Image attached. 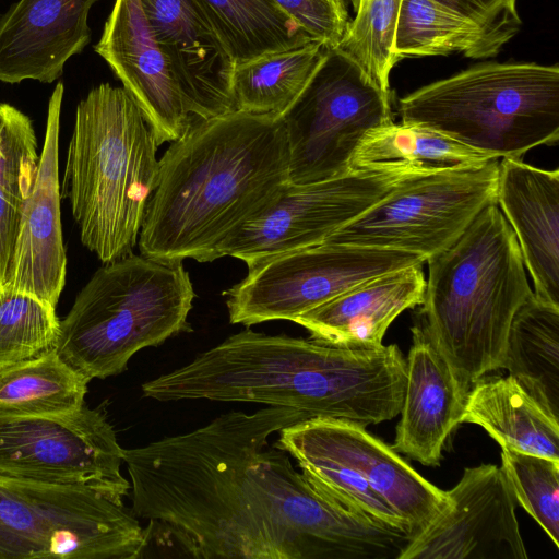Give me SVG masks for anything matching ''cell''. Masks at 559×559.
I'll list each match as a JSON object with an SVG mask.
<instances>
[{"mask_svg":"<svg viewBox=\"0 0 559 559\" xmlns=\"http://www.w3.org/2000/svg\"><path fill=\"white\" fill-rule=\"evenodd\" d=\"M309 418L283 406L233 411L123 449L131 512L194 558L400 559L412 534L345 507L269 444Z\"/></svg>","mask_w":559,"mask_h":559,"instance_id":"6da1fadb","label":"cell"},{"mask_svg":"<svg viewBox=\"0 0 559 559\" xmlns=\"http://www.w3.org/2000/svg\"><path fill=\"white\" fill-rule=\"evenodd\" d=\"M289 183L282 116L234 110L194 118L159 159L138 245L160 261L211 262L217 248Z\"/></svg>","mask_w":559,"mask_h":559,"instance_id":"7a4b0ae2","label":"cell"},{"mask_svg":"<svg viewBox=\"0 0 559 559\" xmlns=\"http://www.w3.org/2000/svg\"><path fill=\"white\" fill-rule=\"evenodd\" d=\"M405 383L406 358L395 344L347 349L247 329L143 383L142 392L162 402L283 406L367 426L400 414Z\"/></svg>","mask_w":559,"mask_h":559,"instance_id":"3957f363","label":"cell"},{"mask_svg":"<svg viewBox=\"0 0 559 559\" xmlns=\"http://www.w3.org/2000/svg\"><path fill=\"white\" fill-rule=\"evenodd\" d=\"M426 262L429 275L414 324L471 389L501 369L511 322L533 294L519 242L492 202Z\"/></svg>","mask_w":559,"mask_h":559,"instance_id":"277c9868","label":"cell"},{"mask_svg":"<svg viewBox=\"0 0 559 559\" xmlns=\"http://www.w3.org/2000/svg\"><path fill=\"white\" fill-rule=\"evenodd\" d=\"M157 147L124 87L103 83L78 104L60 191L82 245L103 263L133 253L158 181Z\"/></svg>","mask_w":559,"mask_h":559,"instance_id":"5b68a950","label":"cell"},{"mask_svg":"<svg viewBox=\"0 0 559 559\" xmlns=\"http://www.w3.org/2000/svg\"><path fill=\"white\" fill-rule=\"evenodd\" d=\"M194 297L182 261L131 253L104 263L60 320L57 353L90 380L117 376L139 350L192 331Z\"/></svg>","mask_w":559,"mask_h":559,"instance_id":"8992f818","label":"cell"},{"mask_svg":"<svg viewBox=\"0 0 559 559\" xmlns=\"http://www.w3.org/2000/svg\"><path fill=\"white\" fill-rule=\"evenodd\" d=\"M399 114L493 158L522 159L559 140V67L478 64L407 94Z\"/></svg>","mask_w":559,"mask_h":559,"instance_id":"52a82bcc","label":"cell"},{"mask_svg":"<svg viewBox=\"0 0 559 559\" xmlns=\"http://www.w3.org/2000/svg\"><path fill=\"white\" fill-rule=\"evenodd\" d=\"M134 514L91 488L0 475V559H135Z\"/></svg>","mask_w":559,"mask_h":559,"instance_id":"ba28073f","label":"cell"},{"mask_svg":"<svg viewBox=\"0 0 559 559\" xmlns=\"http://www.w3.org/2000/svg\"><path fill=\"white\" fill-rule=\"evenodd\" d=\"M498 176V158L415 175L324 241L402 250L427 261L496 202Z\"/></svg>","mask_w":559,"mask_h":559,"instance_id":"9c48e42d","label":"cell"},{"mask_svg":"<svg viewBox=\"0 0 559 559\" xmlns=\"http://www.w3.org/2000/svg\"><path fill=\"white\" fill-rule=\"evenodd\" d=\"M289 148V183L352 171L368 131L393 121L390 94L336 47L328 48L308 84L282 115Z\"/></svg>","mask_w":559,"mask_h":559,"instance_id":"30bf717a","label":"cell"},{"mask_svg":"<svg viewBox=\"0 0 559 559\" xmlns=\"http://www.w3.org/2000/svg\"><path fill=\"white\" fill-rule=\"evenodd\" d=\"M425 262L413 252L323 241L254 263L223 295L233 324L294 321L365 281Z\"/></svg>","mask_w":559,"mask_h":559,"instance_id":"8fae6325","label":"cell"},{"mask_svg":"<svg viewBox=\"0 0 559 559\" xmlns=\"http://www.w3.org/2000/svg\"><path fill=\"white\" fill-rule=\"evenodd\" d=\"M431 173L403 163L356 168L332 179L287 183L275 200L217 248L247 266L323 242L370 209L403 180Z\"/></svg>","mask_w":559,"mask_h":559,"instance_id":"7c38bea8","label":"cell"},{"mask_svg":"<svg viewBox=\"0 0 559 559\" xmlns=\"http://www.w3.org/2000/svg\"><path fill=\"white\" fill-rule=\"evenodd\" d=\"M123 449L102 407L60 415L0 414V475L79 485L123 504Z\"/></svg>","mask_w":559,"mask_h":559,"instance_id":"4fadbf2b","label":"cell"},{"mask_svg":"<svg viewBox=\"0 0 559 559\" xmlns=\"http://www.w3.org/2000/svg\"><path fill=\"white\" fill-rule=\"evenodd\" d=\"M365 427L345 419L312 417L281 429L274 445L294 459L317 457L350 468L416 535L449 504L447 491L429 483Z\"/></svg>","mask_w":559,"mask_h":559,"instance_id":"5bb4252c","label":"cell"},{"mask_svg":"<svg viewBox=\"0 0 559 559\" xmlns=\"http://www.w3.org/2000/svg\"><path fill=\"white\" fill-rule=\"evenodd\" d=\"M449 504L418 532L400 559H527L515 498L495 464L464 469Z\"/></svg>","mask_w":559,"mask_h":559,"instance_id":"9a60e30c","label":"cell"},{"mask_svg":"<svg viewBox=\"0 0 559 559\" xmlns=\"http://www.w3.org/2000/svg\"><path fill=\"white\" fill-rule=\"evenodd\" d=\"M64 86L58 82L48 102L44 147L25 203L2 288L21 292L56 307L63 290L67 257L62 237L59 135Z\"/></svg>","mask_w":559,"mask_h":559,"instance_id":"2e32d148","label":"cell"},{"mask_svg":"<svg viewBox=\"0 0 559 559\" xmlns=\"http://www.w3.org/2000/svg\"><path fill=\"white\" fill-rule=\"evenodd\" d=\"M95 51L135 100L159 146L181 138L193 121L140 0H116Z\"/></svg>","mask_w":559,"mask_h":559,"instance_id":"e0dca14e","label":"cell"},{"mask_svg":"<svg viewBox=\"0 0 559 559\" xmlns=\"http://www.w3.org/2000/svg\"><path fill=\"white\" fill-rule=\"evenodd\" d=\"M193 118L235 110V62L198 0H140Z\"/></svg>","mask_w":559,"mask_h":559,"instance_id":"ac0fdd59","label":"cell"},{"mask_svg":"<svg viewBox=\"0 0 559 559\" xmlns=\"http://www.w3.org/2000/svg\"><path fill=\"white\" fill-rule=\"evenodd\" d=\"M98 0H17L0 15V81L52 83L91 40Z\"/></svg>","mask_w":559,"mask_h":559,"instance_id":"d6986e66","label":"cell"},{"mask_svg":"<svg viewBox=\"0 0 559 559\" xmlns=\"http://www.w3.org/2000/svg\"><path fill=\"white\" fill-rule=\"evenodd\" d=\"M412 341L401 419L392 449L425 466H437L448 437L462 423L469 388L416 324L412 328Z\"/></svg>","mask_w":559,"mask_h":559,"instance_id":"ffe728a7","label":"cell"},{"mask_svg":"<svg viewBox=\"0 0 559 559\" xmlns=\"http://www.w3.org/2000/svg\"><path fill=\"white\" fill-rule=\"evenodd\" d=\"M496 202L515 234L535 296L559 306V170L503 157Z\"/></svg>","mask_w":559,"mask_h":559,"instance_id":"44dd1931","label":"cell"},{"mask_svg":"<svg viewBox=\"0 0 559 559\" xmlns=\"http://www.w3.org/2000/svg\"><path fill=\"white\" fill-rule=\"evenodd\" d=\"M423 264L365 281L293 322L308 330L310 340L319 344L347 349L380 347L395 318L421 304L426 286Z\"/></svg>","mask_w":559,"mask_h":559,"instance_id":"7402d4cb","label":"cell"},{"mask_svg":"<svg viewBox=\"0 0 559 559\" xmlns=\"http://www.w3.org/2000/svg\"><path fill=\"white\" fill-rule=\"evenodd\" d=\"M558 420L511 376L474 382L462 417V423L484 428L501 448L559 462Z\"/></svg>","mask_w":559,"mask_h":559,"instance_id":"603a6c76","label":"cell"},{"mask_svg":"<svg viewBox=\"0 0 559 559\" xmlns=\"http://www.w3.org/2000/svg\"><path fill=\"white\" fill-rule=\"evenodd\" d=\"M501 369L559 418V306L532 296L516 311Z\"/></svg>","mask_w":559,"mask_h":559,"instance_id":"cb8c5ba5","label":"cell"},{"mask_svg":"<svg viewBox=\"0 0 559 559\" xmlns=\"http://www.w3.org/2000/svg\"><path fill=\"white\" fill-rule=\"evenodd\" d=\"M511 38L435 0H402L395 50L400 59L462 52L496 56Z\"/></svg>","mask_w":559,"mask_h":559,"instance_id":"d4e9b609","label":"cell"},{"mask_svg":"<svg viewBox=\"0 0 559 559\" xmlns=\"http://www.w3.org/2000/svg\"><path fill=\"white\" fill-rule=\"evenodd\" d=\"M326 50L324 44L313 40L235 63V110L282 116L301 94Z\"/></svg>","mask_w":559,"mask_h":559,"instance_id":"484cf974","label":"cell"},{"mask_svg":"<svg viewBox=\"0 0 559 559\" xmlns=\"http://www.w3.org/2000/svg\"><path fill=\"white\" fill-rule=\"evenodd\" d=\"M235 63L314 39L274 0H198Z\"/></svg>","mask_w":559,"mask_h":559,"instance_id":"4316f807","label":"cell"},{"mask_svg":"<svg viewBox=\"0 0 559 559\" xmlns=\"http://www.w3.org/2000/svg\"><path fill=\"white\" fill-rule=\"evenodd\" d=\"M39 156L31 119L0 104V288L9 276L20 221L32 192Z\"/></svg>","mask_w":559,"mask_h":559,"instance_id":"83f0119b","label":"cell"},{"mask_svg":"<svg viewBox=\"0 0 559 559\" xmlns=\"http://www.w3.org/2000/svg\"><path fill=\"white\" fill-rule=\"evenodd\" d=\"M90 379L57 350L0 372L1 415H60L81 409Z\"/></svg>","mask_w":559,"mask_h":559,"instance_id":"f1b7e54d","label":"cell"},{"mask_svg":"<svg viewBox=\"0 0 559 559\" xmlns=\"http://www.w3.org/2000/svg\"><path fill=\"white\" fill-rule=\"evenodd\" d=\"M491 159L497 158L432 129L392 121L366 133L352 158V169L403 163L437 171L484 164Z\"/></svg>","mask_w":559,"mask_h":559,"instance_id":"f546056e","label":"cell"},{"mask_svg":"<svg viewBox=\"0 0 559 559\" xmlns=\"http://www.w3.org/2000/svg\"><path fill=\"white\" fill-rule=\"evenodd\" d=\"M59 333L56 307L0 288V372L57 350Z\"/></svg>","mask_w":559,"mask_h":559,"instance_id":"4dcf8cb0","label":"cell"},{"mask_svg":"<svg viewBox=\"0 0 559 559\" xmlns=\"http://www.w3.org/2000/svg\"><path fill=\"white\" fill-rule=\"evenodd\" d=\"M402 0H360L336 46L390 94L389 76L400 57L395 50Z\"/></svg>","mask_w":559,"mask_h":559,"instance_id":"1f68e13d","label":"cell"},{"mask_svg":"<svg viewBox=\"0 0 559 559\" xmlns=\"http://www.w3.org/2000/svg\"><path fill=\"white\" fill-rule=\"evenodd\" d=\"M501 468L518 501L559 547V462L501 448Z\"/></svg>","mask_w":559,"mask_h":559,"instance_id":"d6a6232c","label":"cell"},{"mask_svg":"<svg viewBox=\"0 0 559 559\" xmlns=\"http://www.w3.org/2000/svg\"><path fill=\"white\" fill-rule=\"evenodd\" d=\"M308 479L345 507L414 535L407 522L361 476L330 461L295 457ZM415 536V535H414Z\"/></svg>","mask_w":559,"mask_h":559,"instance_id":"836d02e7","label":"cell"},{"mask_svg":"<svg viewBox=\"0 0 559 559\" xmlns=\"http://www.w3.org/2000/svg\"><path fill=\"white\" fill-rule=\"evenodd\" d=\"M314 40L337 46L348 23L344 0H274Z\"/></svg>","mask_w":559,"mask_h":559,"instance_id":"e575fe53","label":"cell"},{"mask_svg":"<svg viewBox=\"0 0 559 559\" xmlns=\"http://www.w3.org/2000/svg\"><path fill=\"white\" fill-rule=\"evenodd\" d=\"M478 22L483 26L512 38L520 17L515 0H435Z\"/></svg>","mask_w":559,"mask_h":559,"instance_id":"d590c367","label":"cell"},{"mask_svg":"<svg viewBox=\"0 0 559 559\" xmlns=\"http://www.w3.org/2000/svg\"><path fill=\"white\" fill-rule=\"evenodd\" d=\"M345 2H350L353 9H354V12L355 10L357 9L358 7V3H359V0H344Z\"/></svg>","mask_w":559,"mask_h":559,"instance_id":"8d00e7d4","label":"cell"},{"mask_svg":"<svg viewBox=\"0 0 559 559\" xmlns=\"http://www.w3.org/2000/svg\"><path fill=\"white\" fill-rule=\"evenodd\" d=\"M360 1V0H359Z\"/></svg>","mask_w":559,"mask_h":559,"instance_id":"74e56055","label":"cell"}]
</instances>
